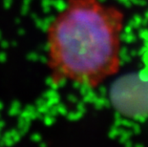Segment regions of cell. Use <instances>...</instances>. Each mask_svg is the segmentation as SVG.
<instances>
[{
    "mask_svg": "<svg viewBox=\"0 0 148 147\" xmlns=\"http://www.w3.org/2000/svg\"><path fill=\"white\" fill-rule=\"evenodd\" d=\"M111 101L126 117H144L148 115V83L134 76L119 79L111 89Z\"/></svg>",
    "mask_w": 148,
    "mask_h": 147,
    "instance_id": "obj_2",
    "label": "cell"
},
{
    "mask_svg": "<svg viewBox=\"0 0 148 147\" xmlns=\"http://www.w3.org/2000/svg\"><path fill=\"white\" fill-rule=\"evenodd\" d=\"M124 15L100 0H67L46 31L53 83L96 88L121 69Z\"/></svg>",
    "mask_w": 148,
    "mask_h": 147,
    "instance_id": "obj_1",
    "label": "cell"
}]
</instances>
